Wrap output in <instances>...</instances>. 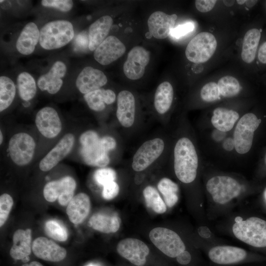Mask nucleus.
Here are the masks:
<instances>
[{
    "mask_svg": "<svg viewBox=\"0 0 266 266\" xmlns=\"http://www.w3.org/2000/svg\"><path fill=\"white\" fill-rule=\"evenodd\" d=\"M198 158L192 142L187 137H181L174 149V169L176 177L183 183H190L196 178Z\"/></svg>",
    "mask_w": 266,
    "mask_h": 266,
    "instance_id": "obj_1",
    "label": "nucleus"
},
{
    "mask_svg": "<svg viewBox=\"0 0 266 266\" xmlns=\"http://www.w3.org/2000/svg\"><path fill=\"white\" fill-rule=\"evenodd\" d=\"M74 35V28L70 22L65 20L52 21L40 30L39 43L45 50L57 49L67 44Z\"/></svg>",
    "mask_w": 266,
    "mask_h": 266,
    "instance_id": "obj_2",
    "label": "nucleus"
},
{
    "mask_svg": "<svg viewBox=\"0 0 266 266\" xmlns=\"http://www.w3.org/2000/svg\"><path fill=\"white\" fill-rule=\"evenodd\" d=\"M232 230L235 236L255 247H266V221L252 217L243 220L237 217Z\"/></svg>",
    "mask_w": 266,
    "mask_h": 266,
    "instance_id": "obj_3",
    "label": "nucleus"
},
{
    "mask_svg": "<svg viewBox=\"0 0 266 266\" xmlns=\"http://www.w3.org/2000/svg\"><path fill=\"white\" fill-rule=\"evenodd\" d=\"M79 141L81 155L87 165L103 167L109 163V151L96 132L89 130L84 132L80 136Z\"/></svg>",
    "mask_w": 266,
    "mask_h": 266,
    "instance_id": "obj_4",
    "label": "nucleus"
},
{
    "mask_svg": "<svg viewBox=\"0 0 266 266\" xmlns=\"http://www.w3.org/2000/svg\"><path fill=\"white\" fill-rule=\"evenodd\" d=\"M215 37L208 32H201L197 34L189 42L185 50L187 59L190 62L202 63L209 60L217 47Z\"/></svg>",
    "mask_w": 266,
    "mask_h": 266,
    "instance_id": "obj_5",
    "label": "nucleus"
},
{
    "mask_svg": "<svg viewBox=\"0 0 266 266\" xmlns=\"http://www.w3.org/2000/svg\"><path fill=\"white\" fill-rule=\"evenodd\" d=\"M149 237L154 245L167 256L176 257L186 250V246L179 235L175 232L163 227L152 229Z\"/></svg>",
    "mask_w": 266,
    "mask_h": 266,
    "instance_id": "obj_6",
    "label": "nucleus"
},
{
    "mask_svg": "<svg viewBox=\"0 0 266 266\" xmlns=\"http://www.w3.org/2000/svg\"><path fill=\"white\" fill-rule=\"evenodd\" d=\"M261 120L253 113L244 115L237 122L233 133L234 148L240 154H245L250 150L254 132L259 126Z\"/></svg>",
    "mask_w": 266,
    "mask_h": 266,
    "instance_id": "obj_7",
    "label": "nucleus"
},
{
    "mask_svg": "<svg viewBox=\"0 0 266 266\" xmlns=\"http://www.w3.org/2000/svg\"><path fill=\"white\" fill-rule=\"evenodd\" d=\"M206 189L216 203L224 204L240 193L241 187L234 178L227 176H217L207 182Z\"/></svg>",
    "mask_w": 266,
    "mask_h": 266,
    "instance_id": "obj_8",
    "label": "nucleus"
},
{
    "mask_svg": "<svg viewBox=\"0 0 266 266\" xmlns=\"http://www.w3.org/2000/svg\"><path fill=\"white\" fill-rule=\"evenodd\" d=\"M33 138L26 133L13 135L9 141V153L12 161L17 165L24 166L32 161L35 151Z\"/></svg>",
    "mask_w": 266,
    "mask_h": 266,
    "instance_id": "obj_9",
    "label": "nucleus"
},
{
    "mask_svg": "<svg viewBox=\"0 0 266 266\" xmlns=\"http://www.w3.org/2000/svg\"><path fill=\"white\" fill-rule=\"evenodd\" d=\"M164 148V142L160 138L144 142L133 157L132 166L133 170L139 172L146 169L160 157Z\"/></svg>",
    "mask_w": 266,
    "mask_h": 266,
    "instance_id": "obj_10",
    "label": "nucleus"
},
{
    "mask_svg": "<svg viewBox=\"0 0 266 266\" xmlns=\"http://www.w3.org/2000/svg\"><path fill=\"white\" fill-rule=\"evenodd\" d=\"M76 187V182L72 177L65 176L47 183L44 187L43 196L48 202H54L58 199L60 205L66 206L74 197Z\"/></svg>",
    "mask_w": 266,
    "mask_h": 266,
    "instance_id": "obj_11",
    "label": "nucleus"
},
{
    "mask_svg": "<svg viewBox=\"0 0 266 266\" xmlns=\"http://www.w3.org/2000/svg\"><path fill=\"white\" fill-rule=\"evenodd\" d=\"M150 59V52L140 46L133 47L129 52L123 65L125 76L132 80L141 78Z\"/></svg>",
    "mask_w": 266,
    "mask_h": 266,
    "instance_id": "obj_12",
    "label": "nucleus"
},
{
    "mask_svg": "<svg viewBox=\"0 0 266 266\" xmlns=\"http://www.w3.org/2000/svg\"><path fill=\"white\" fill-rule=\"evenodd\" d=\"M118 254L136 266H143L149 253L148 246L141 240L133 238L121 240L117 245Z\"/></svg>",
    "mask_w": 266,
    "mask_h": 266,
    "instance_id": "obj_13",
    "label": "nucleus"
},
{
    "mask_svg": "<svg viewBox=\"0 0 266 266\" xmlns=\"http://www.w3.org/2000/svg\"><path fill=\"white\" fill-rule=\"evenodd\" d=\"M207 256L213 264L220 266L240 264L244 262L248 256L244 249L228 245L213 247L208 251Z\"/></svg>",
    "mask_w": 266,
    "mask_h": 266,
    "instance_id": "obj_14",
    "label": "nucleus"
},
{
    "mask_svg": "<svg viewBox=\"0 0 266 266\" xmlns=\"http://www.w3.org/2000/svg\"><path fill=\"white\" fill-rule=\"evenodd\" d=\"M126 49L124 44L117 37L109 35L94 51V57L100 64L108 65L121 57Z\"/></svg>",
    "mask_w": 266,
    "mask_h": 266,
    "instance_id": "obj_15",
    "label": "nucleus"
},
{
    "mask_svg": "<svg viewBox=\"0 0 266 266\" xmlns=\"http://www.w3.org/2000/svg\"><path fill=\"white\" fill-rule=\"evenodd\" d=\"M35 122L38 131L48 138L56 137L62 130V123L58 113L51 107L40 109L36 114Z\"/></svg>",
    "mask_w": 266,
    "mask_h": 266,
    "instance_id": "obj_16",
    "label": "nucleus"
},
{
    "mask_svg": "<svg viewBox=\"0 0 266 266\" xmlns=\"http://www.w3.org/2000/svg\"><path fill=\"white\" fill-rule=\"evenodd\" d=\"M74 140L73 134H66L40 161L39 164L40 169L43 171H47L57 165L70 153L73 148Z\"/></svg>",
    "mask_w": 266,
    "mask_h": 266,
    "instance_id": "obj_17",
    "label": "nucleus"
},
{
    "mask_svg": "<svg viewBox=\"0 0 266 266\" xmlns=\"http://www.w3.org/2000/svg\"><path fill=\"white\" fill-rule=\"evenodd\" d=\"M107 78L100 70L90 66L84 67L76 79V86L84 95L100 89L107 82Z\"/></svg>",
    "mask_w": 266,
    "mask_h": 266,
    "instance_id": "obj_18",
    "label": "nucleus"
},
{
    "mask_svg": "<svg viewBox=\"0 0 266 266\" xmlns=\"http://www.w3.org/2000/svg\"><path fill=\"white\" fill-rule=\"evenodd\" d=\"M32 251L37 258L52 262L62 261L66 255V251L64 247L43 236L38 237L33 240Z\"/></svg>",
    "mask_w": 266,
    "mask_h": 266,
    "instance_id": "obj_19",
    "label": "nucleus"
},
{
    "mask_svg": "<svg viewBox=\"0 0 266 266\" xmlns=\"http://www.w3.org/2000/svg\"><path fill=\"white\" fill-rule=\"evenodd\" d=\"M66 70V66L64 62L61 61L55 62L47 73L39 77L37 83L38 88L50 94L57 93L63 85V78Z\"/></svg>",
    "mask_w": 266,
    "mask_h": 266,
    "instance_id": "obj_20",
    "label": "nucleus"
},
{
    "mask_svg": "<svg viewBox=\"0 0 266 266\" xmlns=\"http://www.w3.org/2000/svg\"><path fill=\"white\" fill-rule=\"evenodd\" d=\"M177 18L175 14L168 15L161 11L152 13L147 21L149 33L157 39L166 38L170 34Z\"/></svg>",
    "mask_w": 266,
    "mask_h": 266,
    "instance_id": "obj_21",
    "label": "nucleus"
},
{
    "mask_svg": "<svg viewBox=\"0 0 266 266\" xmlns=\"http://www.w3.org/2000/svg\"><path fill=\"white\" fill-rule=\"evenodd\" d=\"M116 116L120 124L125 128L133 126L135 120V100L133 94L127 90L119 92L117 98Z\"/></svg>",
    "mask_w": 266,
    "mask_h": 266,
    "instance_id": "obj_22",
    "label": "nucleus"
},
{
    "mask_svg": "<svg viewBox=\"0 0 266 266\" xmlns=\"http://www.w3.org/2000/svg\"><path fill=\"white\" fill-rule=\"evenodd\" d=\"M32 231L18 229L13 235V245L10 250L11 257L15 260H20L24 263L30 260L29 255L32 250Z\"/></svg>",
    "mask_w": 266,
    "mask_h": 266,
    "instance_id": "obj_23",
    "label": "nucleus"
},
{
    "mask_svg": "<svg viewBox=\"0 0 266 266\" xmlns=\"http://www.w3.org/2000/svg\"><path fill=\"white\" fill-rule=\"evenodd\" d=\"M91 209L89 197L80 193L71 200L66 209L68 219L74 224L82 223L88 216Z\"/></svg>",
    "mask_w": 266,
    "mask_h": 266,
    "instance_id": "obj_24",
    "label": "nucleus"
},
{
    "mask_svg": "<svg viewBox=\"0 0 266 266\" xmlns=\"http://www.w3.org/2000/svg\"><path fill=\"white\" fill-rule=\"evenodd\" d=\"M113 22V20L111 16L104 15L90 26L88 32V48L90 51H95L106 39Z\"/></svg>",
    "mask_w": 266,
    "mask_h": 266,
    "instance_id": "obj_25",
    "label": "nucleus"
},
{
    "mask_svg": "<svg viewBox=\"0 0 266 266\" xmlns=\"http://www.w3.org/2000/svg\"><path fill=\"white\" fill-rule=\"evenodd\" d=\"M40 30L37 25L31 22L22 30L16 41L17 51L21 54L29 55L33 53L39 40Z\"/></svg>",
    "mask_w": 266,
    "mask_h": 266,
    "instance_id": "obj_26",
    "label": "nucleus"
},
{
    "mask_svg": "<svg viewBox=\"0 0 266 266\" xmlns=\"http://www.w3.org/2000/svg\"><path fill=\"white\" fill-rule=\"evenodd\" d=\"M120 219L116 213L98 212L90 218L89 225L99 232L110 233L118 231L120 227Z\"/></svg>",
    "mask_w": 266,
    "mask_h": 266,
    "instance_id": "obj_27",
    "label": "nucleus"
},
{
    "mask_svg": "<svg viewBox=\"0 0 266 266\" xmlns=\"http://www.w3.org/2000/svg\"><path fill=\"white\" fill-rule=\"evenodd\" d=\"M116 97L113 91L104 89H100L84 95L88 107L95 111L103 110L106 105L111 104L115 101Z\"/></svg>",
    "mask_w": 266,
    "mask_h": 266,
    "instance_id": "obj_28",
    "label": "nucleus"
},
{
    "mask_svg": "<svg viewBox=\"0 0 266 266\" xmlns=\"http://www.w3.org/2000/svg\"><path fill=\"white\" fill-rule=\"evenodd\" d=\"M238 118L239 114L237 112L218 107L214 110L211 121L216 130L225 133L233 128Z\"/></svg>",
    "mask_w": 266,
    "mask_h": 266,
    "instance_id": "obj_29",
    "label": "nucleus"
},
{
    "mask_svg": "<svg viewBox=\"0 0 266 266\" xmlns=\"http://www.w3.org/2000/svg\"><path fill=\"white\" fill-rule=\"evenodd\" d=\"M173 99V89L168 81L161 83L157 87L154 96V107L160 114L166 113L170 108Z\"/></svg>",
    "mask_w": 266,
    "mask_h": 266,
    "instance_id": "obj_30",
    "label": "nucleus"
},
{
    "mask_svg": "<svg viewBox=\"0 0 266 266\" xmlns=\"http://www.w3.org/2000/svg\"><path fill=\"white\" fill-rule=\"evenodd\" d=\"M261 38V32L257 29H252L245 33L242 47L241 58L246 63H251L255 59Z\"/></svg>",
    "mask_w": 266,
    "mask_h": 266,
    "instance_id": "obj_31",
    "label": "nucleus"
},
{
    "mask_svg": "<svg viewBox=\"0 0 266 266\" xmlns=\"http://www.w3.org/2000/svg\"><path fill=\"white\" fill-rule=\"evenodd\" d=\"M17 86L20 98L25 101L33 99L36 93V84L34 78L27 72H22L17 78Z\"/></svg>",
    "mask_w": 266,
    "mask_h": 266,
    "instance_id": "obj_32",
    "label": "nucleus"
},
{
    "mask_svg": "<svg viewBox=\"0 0 266 266\" xmlns=\"http://www.w3.org/2000/svg\"><path fill=\"white\" fill-rule=\"evenodd\" d=\"M157 187L167 206L172 207L177 202L179 187L176 183L168 178L164 177L159 181Z\"/></svg>",
    "mask_w": 266,
    "mask_h": 266,
    "instance_id": "obj_33",
    "label": "nucleus"
},
{
    "mask_svg": "<svg viewBox=\"0 0 266 266\" xmlns=\"http://www.w3.org/2000/svg\"><path fill=\"white\" fill-rule=\"evenodd\" d=\"M16 87L11 79L6 76L0 77V111L10 106L16 95Z\"/></svg>",
    "mask_w": 266,
    "mask_h": 266,
    "instance_id": "obj_34",
    "label": "nucleus"
},
{
    "mask_svg": "<svg viewBox=\"0 0 266 266\" xmlns=\"http://www.w3.org/2000/svg\"><path fill=\"white\" fill-rule=\"evenodd\" d=\"M143 195L146 206L154 212L163 214L166 211L167 206L154 187H146L143 191Z\"/></svg>",
    "mask_w": 266,
    "mask_h": 266,
    "instance_id": "obj_35",
    "label": "nucleus"
},
{
    "mask_svg": "<svg viewBox=\"0 0 266 266\" xmlns=\"http://www.w3.org/2000/svg\"><path fill=\"white\" fill-rule=\"evenodd\" d=\"M220 95L224 97H232L237 95L240 86L237 80L231 76L221 78L217 83Z\"/></svg>",
    "mask_w": 266,
    "mask_h": 266,
    "instance_id": "obj_36",
    "label": "nucleus"
},
{
    "mask_svg": "<svg viewBox=\"0 0 266 266\" xmlns=\"http://www.w3.org/2000/svg\"><path fill=\"white\" fill-rule=\"evenodd\" d=\"M44 230L46 234L54 240L65 241L68 238V233L65 227L55 220L47 221Z\"/></svg>",
    "mask_w": 266,
    "mask_h": 266,
    "instance_id": "obj_37",
    "label": "nucleus"
},
{
    "mask_svg": "<svg viewBox=\"0 0 266 266\" xmlns=\"http://www.w3.org/2000/svg\"><path fill=\"white\" fill-rule=\"evenodd\" d=\"M220 93L218 86L214 82L204 85L200 90L201 99L206 102H213L220 99Z\"/></svg>",
    "mask_w": 266,
    "mask_h": 266,
    "instance_id": "obj_38",
    "label": "nucleus"
},
{
    "mask_svg": "<svg viewBox=\"0 0 266 266\" xmlns=\"http://www.w3.org/2000/svg\"><path fill=\"white\" fill-rule=\"evenodd\" d=\"M117 177L115 171L111 168H100L94 173V178L96 183L103 186L106 184L114 181Z\"/></svg>",
    "mask_w": 266,
    "mask_h": 266,
    "instance_id": "obj_39",
    "label": "nucleus"
},
{
    "mask_svg": "<svg viewBox=\"0 0 266 266\" xmlns=\"http://www.w3.org/2000/svg\"><path fill=\"white\" fill-rule=\"evenodd\" d=\"M13 204L12 198L9 194L4 193L0 197V226L6 222Z\"/></svg>",
    "mask_w": 266,
    "mask_h": 266,
    "instance_id": "obj_40",
    "label": "nucleus"
},
{
    "mask_svg": "<svg viewBox=\"0 0 266 266\" xmlns=\"http://www.w3.org/2000/svg\"><path fill=\"white\" fill-rule=\"evenodd\" d=\"M41 4L44 7L53 8L64 12L69 11L73 6V1L70 0H42Z\"/></svg>",
    "mask_w": 266,
    "mask_h": 266,
    "instance_id": "obj_41",
    "label": "nucleus"
},
{
    "mask_svg": "<svg viewBox=\"0 0 266 266\" xmlns=\"http://www.w3.org/2000/svg\"><path fill=\"white\" fill-rule=\"evenodd\" d=\"M195 26L192 22H186L174 28L170 35L174 38H180L192 32Z\"/></svg>",
    "mask_w": 266,
    "mask_h": 266,
    "instance_id": "obj_42",
    "label": "nucleus"
},
{
    "mask_svg": "<svg viewBox=\"0 0 266 266\" xmlns=\"http://www.w3.org/2000/svg\"><path fill=\"white\" fill-rule=\"evenodd\" d=\"M103 187L102 196L106 200H112L119 194V187L115 181L109 182Z\"/></svg>",
    "mask_w": 266,
    "mask_h": 266,
    "instance_id": "obj_43",
    "label": "nucleus"
},
{
    "mask_svg": "<svg viewBox=\"0 0 266 266\" xmlns=\"http://www.w3.org/2000/svg\"><path fill=\"white\" fill-rule=\"evenodd\" d=\"M216 2V0H197L195 5L199 11L207 12L213 9Z\"/></svg>",
    "mask_w": 266,
    "mask_h": 266,
    "instance_id": "obj_44",
    "label": "nucleus"
},
{
    "mask_svg": "<svg viewBox=\"0 0 266 266\" xmlns=\"http://www.w3.org/2000/svg\"><path fill=\"white\" fill-rule=\"evenodd\" d=\"M192 257L190 253L186 250L181 253L176 257V262L182 266H186L191 263Z\"/></svg>",
    "mask_w": 266,
    "mask_h": 266,
    "instance_id": "obj_45",
    "label": "nucleus"
},
{
    "mask_svg": "<svg viewBox=\"0 0 266 266\" xmlns=\"http://www.w3.org/2000/svg\"><path fill=\"white\" fill-rule=\"evenodd\" d=\"M258 59L262 63L266 64V41L263 42L260 47Z\"/></svg>",
    "mask_w": 266,
    "mask_h": 266,
    "instance_id": "obj_46",
    "label": "nucleus"
},
{
    "mask_svg": "<svg viewBox=\"0 0 266 266\" xmlns=\"http://www.w3.org/2000/svg\"><path fill=\"white\" fill-rule=\"evenodd\" d=\"M223 147L225 150L228 151H231L234 148V142L233 138H226L223 144Z\"/></svg>",
    "mask_w": 266,
    "mask_h": 266,
    "instance_id": "obj_47",
    "label": "nucleus"
},
{
    "mask_svg": "<svg viewBox=\"0 0 266 266\" xmlns=\"http://www.w3.org/2000/svg\"><path fill=\"white\" fill-rule=\"evenodd\" d=\"M23 266H43L40 263L36 261H33L29 264H24Z\"/></svg>",
    "mask_w": 266,
    "mask_h": 266,
    "instance_id": "obj_48",
    "label": "nucleus"
},
{
    "mask_svg": "<svg viewBox=\"0 0 266 266\" xmlns=\"http://www.w3.org/2000/svg\"><path fill=\"white\" fill-rule=\"evenodd\" d=\"M3 141V135L1 131H0V143L1 144Z\"/></svg>",
    "mask_w": 266,
    "mask_h": 266,
    "instance_id": "obj_49",
    "label": "nucleus"
},
{
    "mask_svg": "<svg viewBox=\"0 0 266 266\" xmlns=\"http://www.w3.org/2000/svg\"><path fill=\"white\" fill-rule=\"evenodd\" d=\"M246 0H236L237 2L239 4H243L244 2H246Z\"/></svg>",
    "mask_w": 266,
    "mask_h": 266,
    "instance_id": "obj_50",
    "label": "nucleus"
},
{
    "mask_svg": "<svg viewBox=\"0 0 266 266\" xmlns=\"http://www.w3.org/2000/svg\"><path fill=\"white\" fill-rule=\"evenodd\" d=\"M264 199L266 201V189L264 191Z\"/></svg>",
    "mask_w": 266,
    "mask_h": 266,
    "instance_id": "obj_51",
    "label": "nucleus"
},
{
    "mask_svg": "<svg viewBox=\"0 0 266 266\" xmlns=\"http://www.w3.org/2000/svg\"><path fill=\"white\" fill-rule=\"evenodd\" d=\"M265 163L266 164V155L265 158Z\"/></svg>",
    "mask_w": 266,
    "mask_h": 266,
    "instance_id": "obj_52",
    "label": "nucleus"
},
{
    "mask_svg": "<svg viewBox=\"0 0 266 266\" xmlns=\"http://www.w3.org/2000/svg\"><path fill=\"white\" fill-rule=\"evenodd\" d=\"M95 266L92 265H89V266Z\"/></svg>",
    "mask_w": 266,
    "mask_h": 266,
    "instance_id": "obj_53",
    "label": "nucleus"
}]
</instances>
